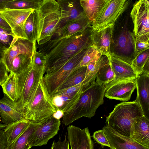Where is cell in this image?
I'll use <instances>...</instances> for the list:
<instances>
[{"instance_id":"cb8c5ba5","label":"cell","mask_w":149,"mask_h":149,"mask_svg":"<svg viewBox=\"0 0 149 149\" xmlns=\"http://www.w3.org/2000/svg\"><path fill=\"white\" fill-rule=\"evenodd\" d=\"M30 124L24 118L19 121L7 125L3 130L8 147L22 134Z\"/></svg>"},{"instance_id":"1f68e13d","label":"cell","mask_w":149,"mask_h":149,"mask_svg":"<svg viewBox=\"0 0 149 149\" xmlns=\"http://www.w3.org/2000/svg\"><path fill=\"white\" fill-rule=\"evenodd\" d=\"M96 81L101 84L106 85L113 80L114 74L109 63L105 65L98 72Z\"/></svg>"},{"instance_id":"b9f144b4","label":"cell","mask_w":149,"mask_h":149,"mask_svg":"<svg viewBox=\"0 0 149 149\" xmlns=\"http://www.w3.org/2000/svg\"><path fill=\"white\" fill-rule=\"evenodd\" d=\"M8 148L4 130H0V149H8Z\"/></svg>"},{"instance_id":"ab89813d","label":"cell","mask_w":149,"mask_h":149,"mask_svg":"<svg viewBox=\"0 0 149 149\" xmlns=\"http://www.w3.org/2000/svg\"><path fill=\"white\" fill-rule=\"evenodd\" d=\"M8 71L3 62L0 61V86L8 76Z\"/></svg>"},{"instance_id":"74e56055","label":"cell","mask_w":149,"mask_h":149,"mask_svg":"<svg viewBox=\"0 0 149 149\" xmlns=\"http://www.w3.org/2000/svg\"><path fill=\"white\" fill-rule=\"evenodd\" d=\"M93 136L94 139L101 145L110 148V146L102 129L94 132Z\"/></svg>"},{"instance_id":"8fae6325","label":"cell","mask_w":149,"mask_h":149,"mask_svg":"<svg viewBox=\"0 0 149 149\" xmlns=\"http://www.w3.org/2000/svg\"><path fill=\"white\" fill-rule=\"evenodd\" d=\"M60 125V120L54 118L53 116L44 123L36 124L29 138V146L31 148L47 144L49 140L58 133Z\"/></svg>"},{"instance_id":"5bb4252c","label":"cell","mask_w":149,"mask_h":149,"mask_svg":"<svg viewBox=\"0 0 149 149\" xmlns=\"http://www.w3.org/2000/svg\"><path fill=\"white\" fill-rule=\"evenodd\" d=\"M82 92L80 84L66 89L57 91L51 97L57 110H61L64 113L75 104Z\"/></svg>"},{"instance_id":"9c48e42d","label":"cell","mask_w":149,"mask_h":149,"mask_svg":"<svg viewBox=\"0 0 149 149\" xmlns=\"http://www.w3.org/2000/svg\"><path fill=\"white\" fill-rule=\"evenodd\" d=\"M129 2L126 0H107L94 21L91 24V31L114 24L127 8Z\"/></svg>"},{"instance_id":"f1b7e54d","label":"cell","mask_w":149,"mask_h":149,"mask_svg":"<svg viewBox=\"0 0 149 149\" xmlns=\"http://www.w3.org/2000/svg\"><path fill=\"white\" fill-rule=\"evenodd\" d=\"M35 125L30 123L22 134L8 147V149H30L31 147L28 141Z\"/></svg>"},{"instance_id":"4dcf8cb0","label":"cell","mask_w":149,"mask_h":149,"mask_svg":"<svg viewBox=\"0 0 149 149\" xmlns=\"http://www.w3.org/2000/svg\"><path fill=\"white\" fill-rule=\"evenodd\" d=\"M41 1V0H11L6 4V8L11 9H32L36 10L39 7Z\"/></svg>"},{"instance_id":"83f0119b","label":"cell","mask_w":149,"mask_h":149,"mask_svg":"<svg viewBox=\"0 0 149 149\" xmlns=\"http://www.w3.org/2000/svg\"><path fill=\"white\" fill-rule=\"evenodd\" d=\"M109 63L107 57L102 55L98 60L94 68L85 77L81 84L82 91L88 87L90 84L95 82L96 75L98 71L104 66Z\"/></svg>"},{"instance_id":"6da1fadb","label":"cell","mask_w":149,"mask_h":149,"mask_svg":"<svg viewBox=\"0 0 149 149\" xmlns=\"http://www.w3.org/2000/svg\"><path fill=\"white\" fill-rule=\"evenodd\" d=\"M91 33L89 27L70 36L56 38L43 44L37 45L38 51L46 56L45 72L61 65L79 51L92 45Z\"/></svg>"},{"instance_id":"277c9868","label":"cell","mask_w":149,"mask_h":149,"mask_svg":"<svg viewBox=\"0 0 149 149\" xmlns=\"http://www.w3.org/2000/svg\"><path fill=\"white\" fill-rule=\"evenodd\" d=\"M143 113L138 102L136 99L132 102H123L115 106L106 117V123L120 134L131 137L134 124Z\"/></svg>"},{"instance_id":"f6af8a7d","label":"cell","mask_w":149,"mask_h":149,"mask_svg":"<svg viewBox=\"0 0 149 149\" xmlns=\"http://www.w3.org/2000/svg\"><path fill=\"white\" fill-rule=\"evenodd\" d=\"M6 49L5 45L0 41V61H2L3 53Z\"/></svg>"},{"instance_id":"836d02e7","label":"cell","mask_w":149,"mask_h":149,"mask_svg":"<svg viewBox=\"0 0 149 149\" xmlns=\"http://www.w3.org/2000/svg\"><path fill=\"white\" fill-rule=\"evenodd\" d=\"M99 53L96 48L91 45L86 50L80 64V67L87 66Z\"/></svg>"},{"instance_id":"ac0fdd59","label":"cell","mask_w":149,"mask_h":149,"mask_svg":"<svg viewBox=\"0 0 149 149\" xmlns=\"http://www.w3.org/2000/svg\"><path fill=\"white\" fill-rule=\"evenodd\" d=\"M102 130L111 149H149L131 138L121 135L107 126H104Z\"/></svg>"},{"instance_id":"f35d334b","label":"cell","mask_w":149,"mask_h":149,"mask_svg":"<svg viewBox=\"0 0 149 149\" xmlns=\"http://www.w3.org/2000/svg\"><path fill=\"white\" fill-rule=\"evenodd\" d=\"M67 136L66 133L63 141H61L60 137H59L57 141L54 140L50 149H69V143L67 139Z\"/></svg>"},{"instance_id":"d6986e66","label":"cell","mask_w":149,"mask_h":149,"mask_svg":"<svg viewBox=\"0 0 149 149\" xmlns=\"http://www.w3.org/2000/svg\"><path fill=\"white\" fill-rule=\"evenodd\" d=\"M107 56L115 74L113 81L135 79L139 76L132 65L116 55L111 53Z\"/></svg>"},{"instance_id":"f546056e","label":"cell","mask_w":149,"mask_h":149,"mask_svg":"<svg viewBox=\"0 0 149 149\" xmlns=\"http://www.w3.org/2000/svg\"><path fill=\"white\" fill-rule=\"evenodd\" d=\"M4 94L14 101L16 95L17 84L15 74L12 72L1 86Z\"/></svg>"},{"instance_id":"52a82bcc","label":"cell","mask_w":149,"mask_h":149,"mask_svg":"<svg viewBox=\"0 0 149 149\" xmlns=\"http://www.w3.org/2000/svg\"><path fill=\"white\" fill-rule=\"evenodd\" d=\"M57 110L48 92L43 77L40 80L31 105L23 114V117L30 123L40 124L46 121Z\"/></svg>"},{"instance_id":"7c38bea8","label":"cell","mask_w":149,"mask_h":149,"mask_svg":"<svg viewBox=\"0 0 149 149\" xmlns=\"http://www.w3.org/2000/svg\"><path fill=\"white\" fill-rule=\"evenodd\" d=\"M35 10L11 9L5 8L0 10V16L11 29L15 37L26 39L24 25L29 15Z\"/></svg>"},{"instance_id":"e0dca14e","label":"cell","mask_w":149,"mask_h":149,"mask_svg":"<svg viewBox=\"0 0 149 149\" xmlns=\"http://www.w3.org/2000/svg\"><path fill=\"white\" fill-rule=\"evenodd\" d=\"M114 29V24L95 31L91 30L92 45L102 55L107 56L111 53V45Z\"/></svg>"},{"instance_id":"d4e9b609","label":"cell","mask_w":149,"mask_h":149,"mask_svg":"<svg viewBox=\"0 0 149 149\" xmlns=\"http://www.w3.org/2000/svg\"><path fill=\"white\" fill-rule=\"evenodd\" d=\"M107 0H80L85 15L91 24L94 21Z\"/></svg>"},{"instance_id":"e575fe53","label":"cell","mask_w":149,"mask_h":149,"mask_svg":"<svg viewBox=\"0 0 149 149\" xmlns=\"http://www.w3.org/2000/svg\"><path fill=\"white\" fill-rule=\"evenodd\" d=\"M15 37L11 30L0 27V41L7 48L10 46Z\"/></svg>"},{"instance_id":"484cf974","label":"cell","mask_w":149,"mask_h":149,"mask_svg":"<svg viewBox=\"0 0 149 149\" xmlns=\"http://www.w3.org/2000/svg\"><path fill=\"white\" fill-rule=\"evenodd\" d=\"M86 69L87 66H83L74 71L60 85L56 92L66 89L81 84L85 77Z\"/></svg>"},{"instance_id":"44dd1931","label":"cell","mask_w":149,"mask_h":149,"mask_svg":"<svg viewBox=\"0 0 149 149\" xmlns=\"http://www.w3.org/2000/svg\"><path fill=\"white\" fill-rule=\"evenodd\" d=\"M0 115L2 122L8 125L23 118L22 114L17 110L13 101L5 94L0 99Z\"/></svg>"},{"instance_id":"7bdbcfd3","label":"cell","mask_w":149,"mask_h":149,"mask_svg":"<svg viewBox=\"0 0 149 149\" xmlns=\"http://www.w3.org/2000/svg\"><path fill=\"white\" fill-rule=\"evenodd\" d=\"M0 27L6 29L8 30H11L10 26L2 17L0 16Z\"/></svg>"},{"instance_id":"ffe728a7","label":"cell","mask_w":149,"mask_h":149,"mask_svg":"<svg viewBox=\"0 0 149 149\" xmlns=\"http://www.w3.org/2000/svg\"><path fill=\"white\" fill-rule=\"evenodd\" d=\"M135 81L137 91L136 99L143 116L149 119V74L143 73L139 75Z\"/></svg>"},{"instance_id":"bcb514c9","label":"cell","mask_w":149,"mask_h":149,"mask_svg":"<svg viewBox=\"0 0 149 149\" xmlns=\"http://www.w3.org/2000/svg\"><path fill=\"white\" fill-rule=\"evenodd\" d=\"M149 60L144 66L142 69V74H149Z\"/></svg>"},{"instance_id":"5b68a950","label":"cell","mask_w":149,"mask_h":149,"mask_svg":"<svg viewBox=\"0 0 149 149\" xmlns=\"http://www.w3.org/2000/svg\"><path fill=\"white\" fill-rule=\"evenodd\" d=\"M36 41L32 43L27 39L15 37L3 53L2 61L8 72L17 75L31 64Z\"/></svg>"},{"instance_id":"2e32d148","label":"cell","mask_w":149,"mask_h":149,"mask_svg":"<svg viewBox=\"0 0 149 149\" xmlns=\"http://www.w3.org/2000/svg\"><path fill=\"white\" fill-rule=\"evenodd\" d=\"M67 129L71 149H93V143L88 127L81 129L71 125Z\"/></svg>"},{"instance_id":"7a4b0ae2","label":"cell","mask_w":149,"mask_h":149,"mask_svg":"<svg viewBox=\"0 0 149 149\" xmlns=\"http://www.w3.org/2000/svg\"><path fill=\"white\" fill-rule=\"evenodd\" d=\"M106 85L96 81L82 91L75 104L69 111L64 113L62 123L68 126L74 121L84 117L91 118L104 102Z\"/></svg>"},{"instance_id":"8992f818","label":"cell","mask_w":149,"mask_h":149,"mask_svg":"<svg viewBox=\"0 0 149 149\" xmlns=\"http://www.w3.org/2000/svg\"><path fill=\"white\" fill-rule=\"evenodd\" d=\"M35 10L38 25L36 42L37 45H40L51 40L58 29L61 9L56 0H41L38 8Z\"/></svg>"},{"instance_id":"60d3db41","label":"cell","mask_w":149,"mask_h":149,"mask_svg":"<svg viewBox=\"0 0 149 149\" xmlns=\"http://www.w3.org/2000/svg\"><path fill=\"white\" fill-rule=\"evenodd\" d=\"M102 55L99 52L88 65L87 66L85 77L88 74L91 70L95 66L98 60Z\"/></svg>"},{"instance_id":"ba28073f","label":"cell","mask_w":149,"mask_h":149,"mask_svg":"<svg viewBox=\"0 0 149 149\" xmlns=\"http://www.w3.org/2000/svg\"><path fill=\"white\" fill-rule=\"evenodd\" d=\"M87 49L79 51L61 65L46 72L43 80L50 96L73 72L81 67L80 63Z\"/></svg>"},{"instance_id":"7402d4cb","label":"cell","mask_w":149,"mask_h":149,"mask_svg":"<svg viewBox=\"0 0 149 149\" xmlns=\"http://www.w3.org/2000/svg\"><path fill=\"white\" fill-rule=\"evenodd\" d=\"M139 144L149 148V119L144 116L135 123L131 137Z\"/></svg>"},{"instance_id":"ee69618b","label":"cell","mask_w":149,"mask_h":149,"mask_svg":"<svg viewBox=\"0 0 149 149\" xmlns=\"http://www.w3.org/2000/svg\"><path fill=\"white\" fill-rule=\"evenodd\" d=\"M64 114V113L62 111L58 109L52 116L54 118L60 120L61 118L63 117Z\"/></svg>"},{"instance_id":"d590c367","label":"cell","mask_w":149,"mask_h":149,"mask_svg":"<svg viewBox=\"0 0 149 149\" xmlns=\"http://www.w3.org/2000/svg\"><path fill=\"white\" fill-rule=\"evenodd\" d=\"M133 38L134 52V58L139 53L149 49V40H139L132 35Z\"/></svg>"},{"instance_id":"8d00e7d4","label":"cell","mask_w":149,"mask_h":149,"mask_svg":"<svg viewBox=\"0 0 149 149\" xmlns=\"http://www.w3.org/2000/svg\"><path fill=\"white\" fill-rule=\"evenodd\" d=\"M37 48L35 50L32 59L34 65L39 67H45L46 63V56L42 53L37 51Z\"/></svg>"},{"instance_id":"30bf717a","label":"cell","mask_w":149,"mask_h":149,"mask_svg":"<svg viewBox=\"0 0 149 149\" xmlns=\"http://www.w3.org/2000/svg\"><path fill=\"white\" fill-rule=\"evenodd\" d=\"M149 2L140 0L133 5L130 16L134 24L133 35L139 40H149Z\"/></svg>"},{"instance_id":"603a6c76","label":"cell","mask_w":149,"mask_h":149,"mask_svg":"<svg viewBox=\"0 0 149 149\" xmlns=\"http://www.w3.org/2000/svg\"><path fill=\"white\" fill-rule=\"evenodd\" d=\"M91 25V23L87 18L68 23L57 30L52 39L60 37L70 36L85 31Z\"/></svg>"},{"instance_id":"c3c4849f","label":"cell","mask_w":149,"mask_h":149,"mask_svg":"<svg viewBox=\"0 0 149 149\" xmlns=\"http://www.w3.org/2000/svg\"><path fill=\"white\" fill-rule=\"evenodd\" d=\"M7 125L5 124H0V130H4L6 128Z\"/></svg>"},{"instance_id":"9a60e30c","label":"cell","mask_w":149,"mask_h":149,"mask_svg":"<svg viewBox=\"0 0 149 149\" xmlns=\"http://www.w3.org/2000/svg\"><path fill=\"white\" fill-rule=\"evenodd\" d=\"M57 1L61 11L58 29L68 23L87 18L81 6L80 0H58Z\"/></svg>"},{"instance_id":"4316f807","label":"cell","mask_w":149,"mask_h":149,"mask_svg":"<svg viewBox=\"0 0 149 149\" xmlns=\"http://www.w3.org/2000/svg\"><path fill=\"white\" fill-rule=\"evenodd\" d=\"M26 39L32 43L36 41L38 34L37 20L35 10L29 15L24 24Z\"/></svg>"},{"instance_id":"3957f363","label":"cell","mask_w":149,"mask_h":149,"mask_svg":"<svg viewBox=\"0 0 149 149\" xmlns=\"http://www.w3.org/2000/svg\"><path fill=\"white\" fill-rule=\"evenodd\" d=\"M45 67L33 64L19 74L16 75L17 90L13 101L17 110L23 114L29 108L35 96L40 80L43 77Z\"/></svg>"},{"instance_id":"d6a6232c","label":"cell","mask_w":149,"mask_h":149,"mask_svg":"<svg viewBox=\"0 0 149 149\" xmlns=\"http://www.w3.org/2000/svg\"><path fill=\"white\" fill-rule=\"evenodd\" d=\"M149 49L138 54L132 61L131 65L138 75L142 74L143 68L146 63L149 60Z\"/></svg>"},{"instance_id":"4fadbf2b","label":"cell","mask_w":149,"mask_h":149,"mask_svg":"<svg viewBox=\"0 0 149 149\" xmlns=\"http://www.w3.org/2000/svg\"><path fill=\"white\" fill-rule=\"evenodd\" d=\"M135 80L111 81L106 85L105 96L111 99L128 101L136 88Z\"/></svg>"},{"instance_id":"7dc6e473","label":"cell","mask_w":149,"mask_h":149,"mask_svg":"<svg viewBox=\"0 0 149 149\" xmlns=\"http://www.w3.org/2000/svg\"><path fill=\"white\" fill-rule=\"evenodd\" d=\"M11 0H0V10L6 8V4Z\"/></svg>"}]
</instances>
